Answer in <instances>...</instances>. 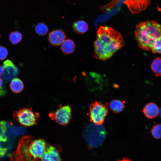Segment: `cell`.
I'll list each match as a JSON object with an SVG mask.
<instances>
[{
    "label": "cell",
    "instance_id": "12",
    "mask_svg": "<svg viewBox=\"0 0 161 161\" xmlns=\"http://www.w3.org/2000/svg\"><path fill=\"white\" fill-rule=\"evenodd\" d=\"M72 27L76 33L80 34L85 33L88 29V26L87 23L82 20L75 21L73 24Z\"/></svg>",
    "mask_w": 161,
    "mask_h": 161
},
{
    "label": "cell",
    "instance_id": "21",
    "mask_svg": "<svg viewBox=\"0 0 161 161\" xmlns=\"http://www.w3.org/2000/svg\"><path fill=\"white\" fill-rule=\"evenodd\" d=\"M8 54V52L7 49L4 47L0 46V60L4 59Z\"/></svg>",
    "mask_w": 161,
    "mask_h": 161
},
{
    "label": "cell",
    "instance_id": "22",
    "mask_svg": "<svg viewBox=\"0 0 161 161\" xmlns=\"http://www.w3.org/2000/svg\"><path fill=\"white\" fill-rule=\"evenodd\" d=\"M6 93V89L3 85L2 79L0 78V97L5 95Z\"/></svg>",
    "mask_w": 161,
    "mask_h": 161
},
{
    "label": "cell",
    "instance_id": "19",
    "mask_svg": "<svg viewBox=\"0 0 161 161\" xmlns=\"http://www.w3.org/2000/svg\"><path fill=\"white\" fill-rule=\"evenodd\" d=\"M161 130L160 124H156L154 126L151 130V133L153 136L156 139H160L161 137Z\"/></svg>",
    "mask_w": 161,
    "mask_h": 161
},
{
    "label": "cell",
    "instance_id": "11",
    "mask_svg": "<svg viewBox=\"0 0 161 161\" xmlns=\"http://www.w3.org/2000/svg\"><path fill=\"white\" fill-rule=\"evenodd\" d=\"M75 45L73 40L70 39L65 40L61 44V49L64 54L69 55L75 50Z\"/></svg>",
    "mask_w": 161,
    "mask_h": 161
},
{
    "label": "cell",
    "instance_id": "20",
    "mask_svg": "<svg viewBox=\"0 0 161 161\" xmlns=\"http://www.w3.org/2000/svg\"><path fill=\"white\" fill-rule=\"evenodd\" d=\"M161 38L157 40L154 43L151 49V51L154 53H161Z\"/></svg>",
    "mask_w": 161,
    "mask_h": 161
},
{
    "label": "cell",
    "instance_id": "9",
    "mask_svg": "<svg viewBox=\"0 0 161 161\" xmlns=\"http://www.w3.org/2000/svg\"><path fill=\"white\" fill-rule=\"evenodd\" d=\"M66 36L64 32L61 30H53L51 32L48 36L50 43L54 46H58L61 44L65 40Z\"/></svg>",
    "mask_w": 161,
    "mask_h": 161
},
{
    "label": "cell",
    "instance_id": "25",
    "mask_svg": "<svg viewBox=\"0 0 161 161\" xmlns=\"http://www.w3.org/2000/svg\"><path fill=\"white\" fill-rule=\"evenodd\" d=\"M115 0L116 1H117V0L118 1V0H114V1Z\"/></svg>",
    "mask_w": 161,
    "mask_h": 161
},
{
    "label": "cell",
    "instance_id": "4",
    "mask_svg": "<svg viewBox=\"0 0 161 161\" xmlns=\"http://www.w3.org/2000/svg\"><path fill=\"white\" fill-rule=\"evenodd\" d=\"M13 118L20 124L25 126H31L37 124L40 115L33 112L30 107L24 108L14 111Z\"/></svg>",
    "mask_w": 161,
    "mask_h": 161
},
{
    "label": "cell",
    "instance_id": "1",
    "mask_svg": "<svg viewBox=\"0 0 161 161\" xmlns=\"http://www.w3.org/2000/svg\"><path fill=\"white\" fill-rule=\"evenodd\" d=\"M121 35L111 27L100 26L97 32V37L93 45L94 56L100 60L110 58L124 45Z\"/></svg>",
    "mask_w": 161,
    "mask_h": 161
},
{
    "label": "cell",
    "instance_id": "23",
    "mask_svg": "<svg viewBox=\"0 0 161 161\" xmlns=\"http://www.w3.org/2000/svg\"><path fill=\"white\" fill-rule=\"evenodd\" d=\"M116 161H132L130 159L125 157L123 158L122 160H118Z\"/></svg>",
    "mask_w": 161,
    "mask_h": 161
},
{
    "label": "cell",
    "instance_id": "3",
    "mask_svg": "<svg viewBox=\"0 0 161 161\" xmlns=\"http://www.w3.org/2000/svg\"><path fill=\"white\" fill-rule=\"evenodd\" d=\"M83 137L89 148L100 146L104 140L106 131L104 127L93 123L87 125L83 131Z\"/></svg>",
    "mask_w": 161,
    "mask_h": 161
},
{
    "label": "cell",
    "instance_id": "5",
    "mask_svg": "<svg viewBox=\"0 0 161 161\" xmlns=\"http://www.w3.org/2000/svg\"><path fill=\"white\" fill-rule=\"evenodd\" d=\"M89 109L90 121L96 124L102 125L108 113L107 104L95 101L90 104Z\"/></svg>",
    "mask_w": 161,
    "mask_h": 161
},
{
    "label": "cell",
    "instance_id": "14",
    "mask_svg": "<svg viewBox=\"0 0 161 161\" xmlns=\"http://www.w3.org/2000/svg\"><path fill=\"white\" fill-rule=\"evenodd\" d=\"M125 102L119 100H113L109 104V107L111 110L115 113L120 112L123 110Z\"/></svg>",
    "mask_w": 161,
    "mask_h": 161
},
{
    "label": "cell",
    "instance_id": "16",
    "mask_svg": "<svg viewBox=\"0 0 161 161\" xmlns=\"http://www.w3.org/2000/svg\"><path fill=\"white\" fill-rule=\"evenodd\" d=\"M161 60L160 58L155 59L152 62L151 68L156 76L161 75Z\"/></svg>",
    "mask_w": 161,
    "mask_h": 161
},
{
    "label": "cell",
    "instance_id": "13",
    "mask_svg": "<svg viewBox=\"0 0 161 161\" xmlns=\"http://www.w3.org/2000/svg\"><path fill=\"white\" fill-rule=\"evenodd\" d=\"M9 86L12 92L16 94L21 92L24 88L23 82L21 80L17 78H15L11 80Z\"/></svg>",
    "mask_w": 161,
    "mask_h": 161
},
{
    "label": "cell",
    "instance_id": "7",
    "mask_svg": "<svg viewBox=\"0 0 161 161\" xmlns=\"http://www.w3.org/2000/svg\"><path fill=\"white\" fill-rule=\"evenodd\" d=\"M2 67L3 72L1 79L6 82H9L17 77L19 74L18 68L10 60L5 61Z\"/></svg>",
    "mask_w": 161,
    "mask_h": 161
},
{
    "label": "cell",
    "instance_id": "10",
    "mask_svg": "<svg viewBox=\"0 0 161 161\" xmlns=\"http://www.w3.org/2000/svg\"><path fill=\"white\" fill-rule=\"evenodd\" d=\"M143 112L147 117L153 119L158 116L159 113V109L156 104L151 102L146 105L143 109Z\"/></svg>",
    "mask_w": 161,
    "mask_h": 161
},
{
    "label": "cell",
    "instance_id": "15",
    "mask_svg": "<svg viewBox=\"0 0 161 161\" xmlns=\"http://www.w3.org/2000/svg\"><path fill=\"white\" fill-rule=\"evenodd\" d=\"M7 123L4 120L0 121V143L6 142L7 140L6 135L7 130Z\"/></svg>",
    "mask_w": 161,
    "mask_h": 161
},
{
    "label": "cell",
    "instance_id": "6",
    "mask_svg": "<svg viewBox=\"0 0 161 161\" xmlns=\"http://www.w3.org/2000/svg\"><path fill=\"white\" fill-rule=\"evenodd\" d=\"M72 115V107L69 104L60 105L56 111H52L49 114V116L52 120L63 126L69 123Z\"/></svg>",
    "mask_w": 161,
    "mask_h": 161
},
{
    "label": "cell",
    "instance_id": "24",
    "mask_svg": "<svg viewBox=\"0 0 161 161\" xmlns=\"http://www.w3.org/2000/svg\"><path fill=\"white\" fill-rule=\"evenodd\" d=\"M3 72V70L2 67L0 65V77L2 75Z\"/></svg>",
    "mask_w": 161,
    "mask_h": 161
},
{
    "label": "cell",
    "instance_id": "2",
    "mask_svg": "<svg viewBox=\"0 0 161 161\" xmlns=\"http://www.w3.org/2000/svg\"><path fill=\"white\" fill-rule=\"evenodd\" d=\"M161 32L160 25L155 21L149 20L140 23L135 31L138 46L145 50L151 51L154 43L161 38Z\"/></svg>",
    "mask_w": 161,
    "mask_h": 161
},
{
    "label": "cell",
    "instance_id": "17",
    "mask_svg": "<svg viewBox=\"0 0 161 161\" xmlns=\"http://www.w3.org/2000/svg\"><path fill=\"white\" fill-rule=\"evenodd\" d=\"M22 36V35L19 31H14L10 33L9 39L13 44L16 45L21 41Z\"/></svg>",
    "mask_w": 161,
    "mask_h": 161
},
{
    "label": "cell",
    "instance_id": "8",
    "mask_svg": "<svg viewBox=\"0 0 161 161\" xmlns=\"http://www.w3.org/2000/svg\"><path fill=\"white\" fill-rule=\"evenodd\" d=\"M151 1V0H124L123 3L132 14H135L145 10Z\"/></svg>",
    "mask_w": 161,
    "mask_h": 161
},
{
    "label": "cell",
    "instance_id": "18",
    "mask_svg": "<svg viewBox=\"0 0 161 161\" xmlns=\"http://www.w3.org/2000/svg\"><path fill=\"white\" fill-rule=\"evenodd\" d=\"M35 30L37 33L41 36L46 35L48 31L47 26L44 23L42 22L38 23L35 27Z\"/></svg>",
    "mask_w": 161,
    "mask_h": 161
}]
</instances>
